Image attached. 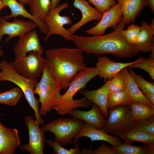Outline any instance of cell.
<instances>
[{
	"label": "cell",
	"mask_w": 154,
	"mask_h": 154,
	"mask_svg": "<svg viewBox=\"0 0 154 154\" xmlns=\"http://www.w3.org/2000/svg\"><path fill=\"white\" fill-rule=\"evenodd\" d=\"M126 25L122 20L113 31L105 35L85 37L72 35L71 41L83 52L97 56L110 54L120 58L133 57L139 52L120 34Z\"/></svg>",
	"instance_id": "6da1fadb"
},
{
	"label": "cell",
	"mask_w": 154,
	"mask_h": 154,
	"mask_svg": "<svg viewBox=\"0 0 154 154\" xmlns=\"http://www.w3.org/2000/svg\"><path fill=\"white\" fill-rule=\"evenodd\" d=\"M45 54L46 64L62 89H67L74 77L87 67L83 52L77 47L50 49Z\"/></svg>",
	"instance_id": "7a4b0ae2"
},
{
	"label": "cell",
	"mask_w": 154,
	"mask_h": 154,
	"mask_svg": "<svg viewBox=\"0 0 154 154\" xmlns=\"http://www.w3.org/2000/svg\"><path fill=\"white\" fill-rule=\"evenodd\" d=\"M97 69L95 67H86L79 72L74 77L66 92L61 95L60 100L54 107L59 115L69 114L73 109L78 108H87L92 104L84 97L80 99H73L75 94L84 88L91 80L98 76Z\"/></svg>",
	"instance_id": "3957f363"
},
{
	"label": "cell",
	"mask_w": 154,
	"mask_h": 154,
	"mask_svg": "<svg viewBox=\"0 0 154 154\" xmlns=\"http://www.w3.org/2000/svg\"><path fill=\"white\" fill-rule=\"evenodd\" d=\"M0 81H8L16 85L21 90L30 107L34 110L36 120L43 125L45 120L40 115L39 102L35 98L33 90L38 82L37 79L25 78L18 73L14 68L11 62L5 60L0 62Z\"/></svg>",
	"instance_id": "277c9868"
},
{
	"label": "cell",
	"mask_w": 154,
	"mask_h": 154,
	"mask_svg": "<svg viewBox=\"0 0 154 154\" xmlns=\"http://www.w3.org/2000/svg\"><path fill=\"white\" fill-rule=\"evenodd\" d=\"M42 74L41 78L36 84L33 92L39 97L38 101L41 104L40 115L45 117L60 100L62 88L53 79L46 64Z\"/></svg>",
	"instance_id": "5b68a950"
},
{
	"label": "cell",
	"mask_w": 154,
	"mask_h": 154,
	"mask_svg": "<svg viewBox=\"0 0 154 154\" xmlns=\"http://www.w3.org/2000/svg\"><path fill=\"white\" fill-rule=\"evenodd\" d=\"M84 122L72 118L60 117L43 125L41 128L44 131L51 132L55 136L54 141L63 146L72 143Z\"/></svg>",
	"instance_id": "8992f818"
},
{
	"label": "cell",
	"mask_w": 154,
	"mask_h": 154,
	"mask_svg": "<svg viewBox=\"0 0 154 154\" xmlns=\"http://www.w3.org/2000/svg\"><path fill=\"white\" fill-rule=\"evenodd\" d=\"M103 129L108 133L118 136L131 129L133 120L129 104L108 108Z\"/></svg>",
	"instance_id": "52a82bcc"
},
{
	"label": "cell",
	"mask_w": 154,
	"mask_h": 154,
	"mask_svg": "<svg viewBox=\"0 0 154 154\" xmlns=\"http://www.w3.org/2000/svg\"><path fill=\"white\" fill-rule=\"evenodd\" d=\"M69 3L66 2L58 5L55 8L50 10L48 14L44 18L43 21L48 26L49 31L44 39L46 41L53 35L61 36L66 40L71 41V35L64 27V25H70L72 22L71 18L67 16H61L60 13L63 10L69 8Z\"/></svg>",
	"instance_id": "ba28073f"
},
{
	"label": "cell",
	"mask_w": 154,
	"mask_h": 154,
	"mask_svg": "<svg viewBox=\"0 0 154 154\" xmlns=\"http://www.w3.org/2000/svg\"><path fill=\"white\" fill-rule=\"evenodd\" d=\"M15 71L29 79H37L41 74L46 63L45 58L37 52H31L25 57L15 58L11 62Z\"/></svg>",
	"instance_id": "9c48e42d"
},
{
	"label": "cell",
	"mask_w": 154,
	"mask_h": 154,
	"mask_svg": "<svg viewBox=\"0 0 154 154\" xmlns=\"http://www.w3.org/2000/svg\"><path fill=\"white\" fill-rule=\"evenodd\" d=\"M25 125L28 128V143L21 145L22 151L29 152L31 154H43L46 140L44 132L39 127V123L33 116H26L24 119Z\"/></svg>",
	"instance_id": "30bf717a"
},
{
	"label": "cell",
	"mask_w": 154,
	"mask_h": 154,
	"mask_svg": "<svg viewBox=\"0 0 154 154\" xmlns=\"http://www.w3.org/2000/svg\"><path fill=\"white\" fill-rule=\"evenodd\" d=\"M37 24L29 20L26 21L15 18L12 22L7 21L3 17H0V42L5 35L9 36L5 40L8 42L12 38L20 37L37 28Z\"/></svg>",
	"instance_id": "8fae6325"
},
{
	"label": "cell",
	"mask_w": 154,
	"mask_h": 154,
	"mask_svg": "<svg viewBox=\"0 0 154 154\" xmlns=\"http://www.w3.org/2000/svg\"><path fill=\"white\" fill-rule=\"evenodd\" d=\"M123 15L120 5L118 3L103 13L100 21L85 32L94 36L103 35L109 28L115 29L122 21Z\"/></svg>",
	"instance_id": "7c38bea8"
},
{
	"label": "cell",
	"mask_w": 154,
	"mask_h": 154,
	"mask_svg": "<svg viewBox=\"0 0 154 154\" xmlns=\"http://www.w3.org/2000/svg\"><path fill=\"white\" fill-rule=\"evenodd\" d=\"M13 50L15 58L25 57L27 53L31 52H37L42 55L44 51L35 30L29 31L19 37Z\"/></svg>",
	"instance_id": "4fadbf2b"
},
{
	"label": "cell",
	"mask_w": 154,
	"mask_h": 154,
	"mask_svg": "<svg viewBox=\"0 0 154 154\" xmlns=\"http://www.w3.org/2000/svg\"><path fill=\"white\" fill-rule=\"evenodd\" d=\"M85 137L89 138L92 142L96 141H104L110 143L113 147H115L123 143L116 136L107 133L103 129H98L84 122L76 137L72 143H77L81 137Z\"/></svg>",
	"instance_id": "5bb4252c"
},
{
	"label": "cell",
	"mask_w": 154,
	"mask_h": 154,
	"mask_svg": "<svg viewBox=\"0 0 154 154\" xmlns=\"http://www.w3.org/2000/svg\"><path fill=\"white\" fill-rule=\"evenodd\" d=\"M73 6L79 10L82 14L80 20L67 29L71 35H73L78 30L87 23L101 18L103 13L90 6L86 0H74Z\"/></svg>",
	"instance_id": "9a60e30c"
},
{
	"label": "cell",
	"mask_w": 154,
	"mask_h": 154,
	"mask_svg": "<svg viewBox=\"0 0 154 154\" xmlns=\"http://www.w3.org/2000/svg\"><path fill=\"white\" fill-rule=\"evenodd\" d=\"M136 60L127 62H116L106 56H99L96 67L98 76L102 78L105 82L111 80L123 68L136 62Z\"/></svg>",
	"instance_id": "2e32d148"
},
{
	"label": "cell",
	"mask_w": 154,
	"mask_h": 154,
	"mask_svg": "<svg viewBox=\"0 0 154 154\" xmlns=\"http://www.w3.org/2000/svg\"><path fill=\"white\" fill-rule=\"evenodd\" d=\"M20 144L17 130L7 127L0 121V154H14Z\"/></svg>",
	"instance_id": "e0dca14e"
},
{
	"label": "cell",
	"mask_w": 154,
	"mask_h": 154,
	"mask_svg": "<svg viewBox=\"0 0 154 154\" xmlns=\"http://www.w3.org/2000/svg\"><path fill=\"white\" fill-rule=\"evenodd\" d=\"M79 94L92 104L97 105L102 114L106 118L108 116V98L110 92L108 80L100 88L96 90H81Z\"/></svg>",
	"instance_id": "ac0fdd59"
},
{
	"label": "cell",
	"mask_w": 154,
	"mask_h": 154,
	"mask_svg": "<svg viewBox=\"0 0 154 154\" xmlns=\"http://www.w3.org/2000/svg\"><path fill=\"white\" fill-rule=\"evenodd\" d=\"M9 7L11 13L9 15L3 16L6 20H9L13 18L21 16L25 18H27L34 22L38 27L40 31L46 35L48 32V27L44 22L42 20L34 18L25 8L24 5L17 0H1Z\"/></svg>",
	"instance_id": "d6986e66"
},
{
	"label": "cell",
	"mask_w": 154,
	"mask_h": 154,
	"mask_svg": "<svg viewBox=\"0 0 154 154\" xmlns=\"http://www.w3.org/2000/svg\"><path fill=\"white\" fill-rule=\"evenodd\" d=\"M91 109L88 111H81L75 108L70 113L72 117L83 121L98 129H103L105 117L102 113L99 107L92 104Z\"/></svg>",
	"instance_id": "ffe728a7"
},
{
	"label": "cell",
	"mask_w": 154,
	"mask_h": 154,
	"mask_svg": "<svg viewBox=\"0 0 154 154\" xmlns=\"http://www.w3.org/2000/svg\"><path fill=\"white\" fill-rule=\"evenodd\" d=\"M140 31L135 42L134 47L139 51L151 52L154 54V19L148 24L142 21Z\"/></svg>",
	"instance_id": "44dd1931"
},
{
	"label": "cell",
	"mask_w": 154,
	"mask_h": 154,
	"mask_svg": "<svg viewBox=\"0 0 154 154\" xmlns=\"http://www.w3.org/2000/svg\"><path fill=\"white\" fill-rule=\"evenodd\" d=\"M123 13L122 21L126 24L134 23L141 11L148 5V0H117Z\"/></svg>",
	"instance_id": "7402d4cb"
},
{
	"label": "cell",
	"mask_w": 154,
	"mask_h": 154,
	"mask_svg": "<svg viewBox=\"0 0 154 154\" xmlns=\"http://www.w3.org/2000/svg\"><path fill=\"white\" fill-rule=\"evenodd\" d=\"M127 68L123 69L122 71L125 82L126 89L129 95V103L140 102L154 108V105L149 101L137 86Z\"/></svg>",
	"instance_id": "603a6c76"
},
{
	"label": "cell",
	"mask_w": 154,
	"mask_h": 154,
	"mask_svg": "<svg viewBox=\"0 0 154 154\" xmlns=\"http://www.w3.org/2000/svg\"><path fill=\"white\" fill-rule=\"evenodd\" d=\"M118 136L122 139L125 144L131 145L134 142H140L145 144H154V136L137 130L131 129Z\"/></svg>",
	"instance_id": "cb8c5ba5"
},
{
	"label": "cell",
	"mask_w": 154,
	"mask_h": 154,
	"mask_svg": "<svg viewBox=\"0 0 154 154\" xmlns=\"http://www.w3.org/2000/svg\"><path fill=\"white\" fill-rule=\"evenodd\" d=\"M116 154H154V144H145L136 146L123 143L112 147Z\"/></svg>",
	"instance_id": "d4e9b609"
},
{
	"label": "cell",
	"mask_w": 154,
	"mask_h": 154,
	"mask_svg": "<svg viewBox=\"0 0 154 154\" xmlns=\"http://www.w3.org/2000/svg\"><path fill=\"white\" fill-rule=\"evenodd\" d=\"M133 120H141L154 117V108L140 102L130 103Z\"/></svg>",
	"instance_id": "484cf974"
},
{
	"label": "cell",
	"mask_w": 154,
	"mask_h": 154,
	"mask_svg": "<svg viewBox=\"0 0 154 154\" xmlns=\"http://www.w3.org/2000/svg\"><path fill=\"white\" fill-rule=\"evenodd\" d=\"M51 0H30V13L40 20L46 16L50 10Z\"/></svg>",
	"instance_id": "4316f807"
},
{
	"label": "cell",
	"mask_w": 154,
	"mask_h": 154,
	"mask_svg": "<svg viewBox=\"0 0 154 154\" xmlns=\"http://www.w3.org/2000/svg\"><path fill=\"white\" fill-rule=\"evenodd\" d=\"M23 92L19 87L0 93V103L11 106L15 105L23 96Z\"/></svg>",
	"instance_id": "83f0119b"
},
{
	"label": "cell",
	"mask_w": 154,
	"mask_h": 154,
	"mask_svg": "<svg viewBox=\"0 0 154 154\" xmlns=\"http://www.w3.org/2000/svg\"><path fill=\"white\" fill-rule=\"evenodd\" d=\"M129 103V95L126 89L109 92L108 98V108Z\"/></svg>",
	"instance_id": "f1b7e54d"
},
{
	"label": "cell",
	"mask_w": 154,
	"mask_h": 154,
	"mask_svg": "<svg viewBox=\"0 0 154 154\" xmlns=\"http://www.w3.org/2000/svg\"><path fill=\"white\" fill-rule=\"evenodd\" d=\"M128 67L131 69L138 68L142 69L148 73L150 78L154 80V58H147L141 56Z\"/></svg>",
	"instance_id": "f546056e"
},
{
	"label": "cell",
	"mask_w": 154,
	"mask_h": 154,
	"mask_svg": "<svg viewBox=\"0 0 154 154\" xmlns=\"http://www.w3.org/2000/svg\"><path fill=\"white\" fill-rule=\"evenodd\" d=\"M129 71L136 85L144 95L154 94V82L147 81L141 76L136 74L131 68H129Z\"/></svg>",
	"instance_id": "4dcf8cb0"
},
{
	"label": "cell",
	"mask_w": 154,
	"mask_h": 154,
	"mask_svg": "<svg viewBox=\"0 0 154 154\" xmlns=\"http://www.w3.org/2000/svg\"><path fill=\"white\" fill-rule=\"evenodd\" d=\"M131 129L145 132L154 136V117L144 119L133 120Z\"/></svg>",
	"instance_id": "1f68e13d"
},
{
	"label": "cell",
	"mask_w": 154,
	"mask_h": 154,
	"mask_svg": "<svg viewBox=\"0 0 154 154\" xmlns=\"http://www.w3.org/2000/svg\"><path fill=\"white\" fill-rule=\"evenodd\" d=\"M46 143L53 149L52 154H80L81 151L79 144L76 143L73 148L70 149L64 148L57 142L51 139L46 140Z\"/></svg>",
	"instance_id": "d6a6232c"
},
{
	"label": "cell",
	"mask_w": 154,
	"mask_h": 154,
	"mask_svg": "<svg viewBox=\"0 0 154 154\" xmlns=\"http://www.w3.org/2000/svg\"><path fill=\"white\" fill-rule=\"evenodd\" d=\"M141 29V27L135 24H131L126 30L123 29L121 30L120 32V34L127 42L134 46Z\"/></svg>",
	"instance_id": "836d02e7"
},
{
	"label": "cell",
	"mask_w": 154,
	"mask_h": 154,
	"mask_svg": "<svg viewBox=\"0 0 154 154\" xmlns=\"http://www.w3.org/2000/svg\"><path fill=\"white\" fill-rule=\"evenodd\" d=\"M108 81L110 92L126 89V83L122 70Z\"/></svg>",
	"instance_id": "e575fe53"
},
{
	"label": "cell",
	"mask_w": 154,
	"mask_h": 154,
	"mask_svg": "<svg viewBox=\"0 0 154 154\" xmlns=\"http://www.w3.org/2000/svg\"><path fill=\"white\" fill-rule=\"evenodd\" d=\"M95 8L103 13L116 4V0H88Z\"/></svg>",
	"instance_id": "d590c367"
},
{
	"label": "cell",
	"mask_w": 154,
	"mask_h": 154,
	"mask_svg": "<svg viewBox=\"0 0 154 154\" xmlns=\"http://www.w3.org/2000/svg\"><path fill=\"white\" fill-rule=\"evenodd\" d=\"M81 151L82 154H116L112 147L105 143L102 144L95 149L86 148L82 149Z\"/></svg>",
	"instance_id": "8d00e7d4"
},
{
	"label": "cell",
	"mask_w": 154,
	"mask_h": 154,
	"mask_svg": "<svg viewBox=\"0 0 154 154\" xmlns=\"http://www.w3.org/2000/svg\"><path fill=\"white\" fill-rule=\"evenodd\" d=\"M149 101L154 105V94H148L145 95Z\"/></svg>",
	"instance_id": "74e56055"
},
{
	"label": "cell",
	"mask_w": 154,
	"mask_h": 154,
	"mask_svg": "<svg viewBox=\"0 0 154 154\" xmlns=\"http://www.w3.org/2000/svg\"><path fill=\"white\" fill-rule=\"evenodd\" d=\"M60 1V0H51L50 10L53 9L57 7Z\"/></svg>",
	"instance_id": "f35d334b"
},
{
	"label": "cell",
	"mask_w": 154,
	"mask_h": 154,
	"mask_svg": "<svg viewBox=\"0 0 154 154\" xmlns=\"http://www.w3.org/2000/svg\"><path fill=\"white\" fill-rule=\"evenodd\" d=\"M148 5L152 13H154V0H148Z\"/></svg>",
	"instance_id": "ab89813d"
},
{
	"label": "cell",
	"mask_w": 154,
	"mask_h": 154,
	"mask_svg": "<svg viewBox=\"0 0 154 154\" xmlns=\"http://www.w3.org/2000/svg\"><path fill=\"white\" fill-rule=\"evenodd\" d=\"M30 1V0H19L18 1L19 2L24 5L27 4H29Z\"/></svg>",
	"instance_id": "60d3db41"
},
{
	"label": "cell",
	"mask_w": 154,
	"mask_h": 154,
	"mask_svg": "<svg viewBox=\"0 0 154 154\" xmlns=\"http://www.w3.org/2000/svg\"><path fill=\"white\" fill-rule=\"evenodd\" d=\"M6 7L7 5L1 0H0V12L3 9Z\"/></svg>",
	"instance_id": "b9f144b4"
},
{
	"label": "cell",
	"mask_w": 154,
	"mask_h": 154,
	"mask_svg": "<svg viewBox=\"0 0 154 154\" xmlns=\"http://www.w3.org/2000/svg\"><path fill=\"white\" fill-rule=\"evenodd\" d=\"M4 52L3 51L0 44V57L2 56L4 54Z\"/></svg>",
	"instance_id": "7bdbcfd3"
}]
</instances>
